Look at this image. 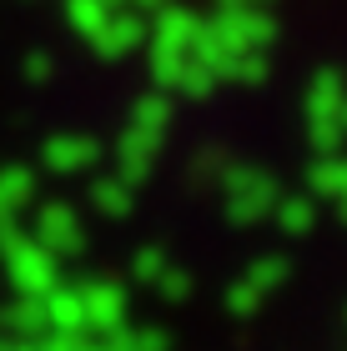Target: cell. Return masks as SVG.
I'll list each match as a JSON object with an SVG mask.
<instances>
[{"label": "cell", "instance_id": "obj_21", "mask_svg": "<svg viewBox=\"0 0 347 351\" xmlns=\"http://www.w3.org/2000/svg\"><path fill=\"white\" fill-rule=\"evenodd\" d=\"M25 75H30V81H45V75H51V60H45V56H30V60H25Z\"/></svg>", "mask_w": 347, "mask_h": 351}, {"label": "cell", "instance_id": "obj_12", "mask_svg": "<svg viewBox=\"0 0 347 351\" xmlns=\"http://www.w3.org/2000/svg\"><path fill=\"white\" fill-rule=\"evenodd\" d=\"M272 221L282 226V236H307L317 226V201H312V191H302V196H277Z\"/></svg>", "mask_w": 347, "mask_h": 351}, {"label": "cell", "instance_id": "obj_18", "mask_svg": "<svg viewBox=\"0 0 347 351\" xmlns=\"http://www.w3.org/2000/svg\"><path fill=\"white\" fill-rule=\"evenodd\" d=\"M41 351H106L91 331H81V337H60V331H45L41 337Z\"/></svg>", "mask_w": 347, "mask_h": 351}, {"label": "cell", "instance_id": "obj_22", "mask_svg": "<svg viewBox=\"0 0 347 351\" xmlns=\"http://www.w3.org/2000/svg\"><path fill=\"white\" fill-rule=\"evenodd\" d=\"M333 206H337V216H342V221H347V196H342V201H333Z\"/></svg>", "mask_w": 347, "mask_h": 351}, {"label": "cell", "instance_id": "obj_2", "mask_svg": "<svg viewBox=\"0 0 347 351\" xmlns=\"http://www.w3.org/2000/svg\"><path fill=\"white\" fill-rule=\"evenodd\" d=\"M282 281H287V256H257L242 276L227 286L222 301H227L232 316H242V322H247V316H257V311L267 306V296H272Z\"/></svg>", "mask_w": 347, "mask_h": 351}, {"label": "cell", "instance_id": "obj_19", "mask_svg": "<svg viewBox=\"0 0 347 351\" xmlns=\"http://www.w3.org/2000/svg\"><path fill=\"white\" fill-rule=\"evenodd\" d=\"M227 166H232V161H227V151H216V146H207V151L197 156V171H201V176H222Z\"/></svg>", "mask_w": 347, "mask_h": 351}, {"label": "cell", "instance_id": "obj_17", "mask_svg": "<svg viewBox=\"0 0 347 351\" xmlns=\"http://www.w3.org/2000/svg\"><path fill=\"white\" fill-rule=\"evenodd\" d=\"M151 286H156V291H161L166 301H186V296H192V271H181V266H171V261H166V271H161V276H156Z\"/></svg>", "mask_w": 347, "mask_h": 351}, {"label": "cell", "instance_id": "obj_1", "mask_svg": "<svg viewBox=\"0 0 347 351\" xmlns=\"http://www.w3.org/2000/svg\"><path fill=\"white\" fill-rule=\"evenodd\" d=\"M222 211H227V221H236V226H257V221H267L272 216V206H277V196H282V186L267 176L262 166H247V161H232L222 176Z\"/></svg>", "mask_w": 347, "mask_h": 351}, {"label": "cell", "instance_id": "obj_10", "mask_svg": "<svg viewBox=\"0 0 347 351\" xmlns=\"http://www.w3.org/2000/svg\"><path fill=\"white\" fill-rule=\"evenodd\" d=\"M36 201V171L30 166H0V221H21V211Z\"/></svg>", "mask_w": 347, "mask_h": 351}, {"label": "cell", "instance_id": "obj_16", "mask_svg": "<svg viewBox=\"0 0 347 351\" xmlns=\"http://www.w3.org/2000/svg\"><path fill=\"white\" fill-rule=\"evenodd\" d=\"M166 246H136V256H131V281L136 286H151L156 276L166 271Z\"/></svg>", "mask_w": 347, "mask_h": 351}, {"label": "cell", "instance_id": "obj_6", "mask_svg": "<svg viewBox=\"0 0 347 351\" xmlns=\"http://www.w3.org/2000/svg\"><path fill=\"white\" fill-rule=\"evenodd\" d=\"M171 131V106L166 95H146V101L131 106V121L116 136V146H141V151H161V141Z\"/></svg>", "mask_w": 347, "mask_h": 351}, {"label": "cell", "instance_id": "obj_20", "mask_svg": "<svg viewBox=\"0 0 347 351\" xmlns=\"http://www.w3.org/2000/svg\"><path fill=\"white\" fill-rule=\"evenodd\" d=\"M126 45H136V25H121V30H116V36H111V40H106V45H101V51H111V56H121V51H126Z\"/></svg>", "mask_w": 347, "mask_h": 351}, {"label": "cell", "instance_id": "obj_7", "mask_svg": "<svg viewBox=\"0 0 347 351\" xmlns=\"http://www.w3.org/2000/svg\"><path fill=\"white\" fill-rule=\"evenodd\" d=\"M45 301V326L60 331V337H81L86 331V306H81V286L71 281H56L51 291L41 296Z\"/></svg>", "mask_w": 347, "mask_h": 351}, {"label": "cell", "instance_id": "obj_4", "mask_svg": "<svg viewBox=\"0 0 347 351\" xmlns=\"http://www.w3.org/2000/svg\"><path fill=\"white\" fill-rule=\"evenodd\" d=\"M81 306H86V331L91 337H106V331L131 322V291H126V281H111V276L81 281Z\"/></svg>", "mask_w": 347, "mask_h": 351}, {"label": "cell", "instance_id": "obj_13", "mask_svg": "<svg viewBox=\"0 0 347 351\" xmlns=\"http://www.w3.org/2000/svg\"><path fill=\"white\" fill-rule=\"evenodd\" d=\"M106 351H171V337L161 326H116V331H106V337H96Z\"/></svg>", "mask_w": 347, "mask_h": 351}, {"label": "cell", "instance_id": "obj_11", "mask_svg": "<svg viewBox=\"0 0 347 351\" xmlns=\"http://www.w3.org/2000/svg\"><path fill=\"white\" fill-rule=\"evenodd\" d=\"M0 326L5 337H45V301L41 296H10V306L0 311Z\"/></svg>", "mask_w": 347, "mask_h": 351}, {"label": "cell", "instance_id": "obj_23", "mask_svg": "<svg viewBox=\"0 0 347 351\" xmlns=\"http://www.w3.org/2000/svg\"><path fill=\"white\" fill-rule=\"evenodd\" d=\"M0 351H15V341H10V337H0Z\"/></svg>", "mask_w": 347, "mask_h": 351}, {"label": "cell", "instance_id": "obj_15", "mask_svg": "<svg viewBox=\"0 0 347 351\" xmlns=\"http://www.w3.org/2000/svg\"><path fill=\"white\" fill-rule=\"evenodd\" d=\"M116 176L121 181H131V186H146L151 181V171H156V151H141V146H116Z\"/></svg>", "mask_w": 347, "mask_h": 351}, {"label": "cell", "instance_id": "obj_5", "mask_svg": "<svg viewBox=\"0 0 347 351\" xmlns=\"http://www.w3.org/2000/svg\"><path fill=\"white\" fill-rule=\"evenodd\" d=\"M41 166L51 176H86L101 166V141L86 136V131H60V136H45L41 146Z\"/></svg>", "mask_w": 347, "mask_h": 351}, {"label": "cell", "instance_id": "obj_14", "mask_svg": "<svg viewBox=\"0 0 347 351\" xmlns=\"http://www.w3.org/2000/svg\"><path fill=\"white\" fill-rule=\"evenodd\" d=\"M342 101H347L342 75L337 71H322L317 81H312V90H307V116H337Z\"/></svg>", "mask_w": 347, "mask_h": 351}, {"label": "cell", "instance_id": "obj_9", "mask_svg": "<svg viewBox=\"0 0 347 351\" xmlns=\"http://www.w3.org/2000/svg\"><path fill=\"white\" fill-rule=\"evenodd\" d=\"M307 191L322 201H342L347 196V151H317L307 166Z\"/></svg>", "mask_w": 347, "mask_h": 351}, {"label": "cell", "instance_id": "obj_3", "mask_svg": "<svg viewBox=\"0 0 347 351\" xmlns=\"http://www.w3.org/2000/svg\"><path fill=\"white\" fill-rule=\"evenodd\" d=\"M30 236H36L45 251H56L60 261H71V256H81V251H86V221H81V211L66 206V201H41Z\"/></svg>", "mask_w": 347, "mask_h": 351}, {"label": "cell", "instance_id": "obj_8", "mask_svg": "<svg viewBox=\"0 0 347 351\" xmlns=\"http://www.w3.org/2000/svg\"><path fill=\"white\" fill-rule=\"evenodd\" d=\"M86 206H91L101 221H126V216H131V206H136V186L121 181L116 171H106V176H96V181H91Z\"/></svg>", "mask_w": 347, "mask_h": 351}]
</instances>
